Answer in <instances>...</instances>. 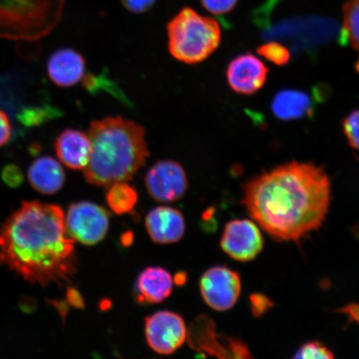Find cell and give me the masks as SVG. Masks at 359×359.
<instances>
[{
	"label": "cell",
	"mask_w": 359,
	"mask_h": 359,
	"mask_svg": "<svg viewBox=\"0 0 359 359\" xmlns=\"http://www.w3.org/2000/svg\"><path fill=\"white\" fill-rule=\"evenodd\" d=\"M330 200L331 183L325 170L292 161L247 182L241 202L273 239L299 242L320 228Z\"/></svg>",
	"instance_id": "1"
},
{
	"label": "cell",
	"mask_w": 359,
	"mask_h": 359,
	"mask_svg": "<svg viewBox=\"0 0 359 359\" xmlns=\"http://www.w3.org/2000/svg\"><path fill=\"white\" fill-rule=\"evenodd\" d=\"M0 264L27 282L48 286L73 279L74 241L60 206L24 201L0 229Z\"/></svg>",
	"instance_id": "2"
},
{
	"label": "cell",
	"mask_w": 359,
	"mask_h": 359,
	"mask_svg": "<svg viewBox=\"0 0 359 359\" xmlns=\"http://www.w3.org/2000/svg\"><path fill=\"white\" fill-rule=\"evenodd\" d=\"M88 135L91 154L83 170L92 185L109 187L128 182L149 156L144 128L123 116L93 121Z\"/></svg>",
	"instance_id": "3"
},
{
	"label": "cell",
	"mask_w": 359,
	"mask_h": 359,
	"mask_svg": "<svg viewBox=\"0 0 359 359\" xmlns=\"http://www.w3.org/2000/svg\"><path fill=\"white\" fill-rule=\"evenodd\" d=\"M167 31L170 55L186 65H197L208 60L221 43L218 22L189 7L173 17Z\"/></svg>",
	"instance_id": "4"
},
{
	"label": "cell",
	"mask_w": 359,
	"mask_h": 359,
	"mask_svg": "<svg viewBox=\"0 0 359 359\" xmlns=\"http://www.w3.org/2000/svg\"><path fill=\"white\" fill-rule=\"evenodd\" d=\"M65 0H0V37L34 41L60 21Z\"/></svg>",
	"instance_id": "5"
},
{
	"label": "cell",
	"mask_w": 359,
	"mask_h": 359,
	"mask_svg": "<svg viewBox=\"0 0 359 359\" xmlns=\"http://www.w3.org/2000/svg\"><path fill=\"white\" fill-rule=\"evenodd\" d=\"M67 234L85 245L100 243L107 235L109 217L105 209L88 201L72 204L65 218Z\"/></svg>",
	"instance_id": "6"
},
{
	"label": "cell",
	"mask_w": 359,
	"mask_h": 359,
	"mask_svg": "<svg viewBox=\"0 0 359 359\" xmlns=\"http://www.w3.org/2000/svg\"><path fill=\"white\" fill-rule=\"evenodd\" d=\"M201 292L205 302L217 311H226L235 306L241 291L238 273L224 266L208 269L201 280Z\"/></svg>",
	"instance_id": "7"
},
{
	"label": "cell",
	"mask_w": 359,
	"mask_h": 359,
	"mask_svg": "<svg viewBox=\"0 0 359 359\" xmlns=\"http://www.w3.org/2000/svg\"><path fill=\"white\" fill-rule=\"evenodd\" d=\"M145 184L148 193L154 200L164 203L182 199L187 190L185 170L177 161H157L148 170Z\"/></svg>",
	"instance_id": "8"
},
{
	"label": "cell",
	"mask_w": 359,
	"mask_h": 359,
	"mask_svg": "<svg viewBox=\"0 0 359 359\" xmlns=\"http://www.w3.org/2000/svg\"><path fill=\"white\" fill-rule=\"evenodd\" d=\"M221 246L229 257L241 262L257 258L264 247L257 224L250 219H234L224 226Z\"/></svg>",
	"instance_id": "9"
},
{
	"label": "cell",
	"mask_w": 359,
	"mask_h": 359,
	"mask_svg": "<svg viewBox=\"0 0 359 359\" xmlns=\"http://www.w3.org/2000/svg\"><path fill=\"white\" fill-rule=\"evenodd\" d=\"M147 342L157 353L170 354L185 342L187 327L179 314L160 311L147 318L145 324Z\"/></svg>",
	"instance_id": "10"
},
{
	"label": "cell",
	"mask_w": 359,
	"mask_h": 359,
	"mask_svg": "<svg viewBox=\"0 0 359 359\" xmlns=\"http://www.w3.org/2000/svg\"><path fill=\"white\" fill-rule=\"evenodd\" d=\"M268 74V67L259 57L245 53L229 64L226 78L233 91L242 95H252L266 83Z\"/></svg>",
	"instance_id": "11"
},
{
	"label": "cell",
	"mask_w": 359,
	"mask_h": 359,
	"mask_svg": "<svg viewBox=\"0 0 359 359\" xmlns=\"http://www.w3.org/2000/svg\"><path fill=\"white\" fill-rule=\"evenodd\" d=\"M86 62L75 49L65 48L53 53L47 62L49 79L58 88L75 86L85 75Z\"/></svg>",
	"instance_id": "12"
},
{
	"label": "cell",
	"mask_w": 359,
	"mask_h": 359,
	"mask_svg": "<svg viewBox=\"0 0 359 359\" xmlns=\"http://www.w3.org/2000/svg\"><path fill=\"white\" fill-rule=\"evenodd\" d=\"M146 227L148 234L156 243L172 244L183 237L185 219L178 210L160 206L148 213Z\"/></svg>",
	"instance_id": "13"
},
{
	"label": "cell",
	"mask_w": 359,
	"mask_h": 359,
	"mask_svg": "<svg viewBox=\"0 0 359 359\" xmlns=\"http://www.w3.org/2000/svg\"><path fill=\"white\" fill-rule=\"evenodd\" d=\"M55 150L58 160L72 170H83L91 154V142L88 133L67 128L56 138Z\"/></svg>",
	"instance_id": "14"
},
{
	"label": "cell",
	"mask_w": 359,
	"mask_h": 359,
	"mask_svg": "<svg viewBox=\"0 0 359 359\" xmlns=\"http://www.w3.org/2000/svg\"><path fill=\"white\" fill-rule=\"evenodd\" d=\"M28 179L35 191L53 195L64 187L66 176L60 161L50 156H43L29 165Z\"/></svg>",
	"instance_id": "15"
},
{
	"label": "cell",
	"mask_w": 359,
	"mask_h": 359,
	"mask_svg": "<svg viewBox=\"0 0 359 359\" xmlns=\"http://www.w3.org/2000/svg\"><path fill=\"white\" fill-rule=\"evenodd\" d=\"M313 98L302 90L285 89L278 93L271 103L277 118L283 121L299 120L313 114Z\"/></svg>",
	"instance_id": "16"
},
{
	"label": "cell",
	"mask_w": 359,
	"mask_h": 359,
	"mask_svg": "<svg viewBox=\"0 0 359 359\" xmlns=\"http://www.w3.org/2000/svg\"><path fill=\"white\" fill-rule=\"evenodd\" d=\"M137 289L140 302L158 304L172 294V277L163 268L148 267L139 276Z\"/></svg>",
	"instance_id": "17"
},
{
	"label": "cell",
	"mask_w": 359,
	"mask_h": 359,
	"mask_svg": "<svg viewBox=\"0 0 359 359\" xmlns=\"http://www.w3.org/2000/svg\"><path fill=\"white\" fill-rule=\"evenodd\" d=\"M107 190L106 199L110 209L116 215L132 212L137 202V192L127 182L111 184Z\"/></svg>",
	"instance_id": "18"
},
{
	"label": "cell",
	"mask_w": 359,
	"mask_h": 359,
	"mask_svg": "<svg viewBox=\"0 0 359 359\" xmlns=\"http://www.w3.org/2000/svg\"><path fill=\"white\" fill-rule=\"evenodd\" d=\"M61 114L60 109L50 105L25 107L17 115L19 122L26 128L39 127Z\"/></svg>",
	"instance_id": "19"
},
{
	"label": "cell",
	"mask_w": 359,
	"mask_h": 359,
	"mask_svg": "<svg viewBox=\"0 0 359 359\" xmlns=\"http://www.w3.org/2000/svg\"><path fill=\"white\" fill-rule=\"evenodd\" d=\"M342 34L359 52V0H348L343 7Z\"/></svg>",
	"instance_id": "20"
},
{
	"label": "cell",
	"mask_w": 359,
	"mask_h": 359,
	"mask_svg": "<svg viewBox=\"0 0 359 359\" xmlns=\"http://www.w3.org/2000/svg\"><path fill=\"white\" fill-rule=\"evenodd\" d=\"M82 80L83 88L89 93H97L100 90L104 89L106 91L114 94V96L120 100L126 101L123 93L120 91L118 86H116L114 81L107 78L105 74L100 76L88 74L84 75Z\"/></svg>",
	"instance_id": "21"
},
{
	"label": "cell",
	"mask_w": 359,
	"mask_h": 359,
	"mask_svg": "<svg viewBox=\"0 0 359 359\" xmlns=\"http://www.w3.org/2000/svg\"><path fill=\"white\" fill-rule=\"evenodd\" d=\"M258 55L277 66H285L290 61V52L285 45L278 42L264 43L257 49Z\"/></svg>",
	"instance_id": "22"
},
{
	"label": "cell",
	"mask_w": 359,
	"mask_h": 359,
	"mask_svg": "<svg viewBox=\"0 0 359 359\" xmlns=\"http://www.w3.org/2000/svg\"><path fill=\"white\" fill-rule=\"evenodd\" d=\"M334 358L333 352L327 348L325 345L317 342V341H312V342L303 344L294 356V358L306 359H330Z\"/></svg>",
	"instance_id": "23"
},
{
	"label": "cell",
	"mask_w": 359,
	"mask_h": 359,
	"mask_svg": "<svg viewBox=\"0 0 359 359\" xmlns=\"http://www.w3.org/2000/svg\"><path fill=\"white\" fill-rule=\"evenodd\" d=\"M343 129L348 144L359 151V109L353 111L344 119Z\"/></svg>",
	"instance_id": "24"
},
{
	"label": "cell",
	"mask_w": 359,
	"mask_h": 359,
	"mask_svg": "<svg viewBox=\"0 0 359 359\" xmlns=\"http://www.w3.org/2000/svg\"><path fill=\"white\" fill-rule=\"evenodd\" d=\"M202 6L215 15H223L233 11L238 0H201Z\"/></svg>",
	"instance_id": "25"
},
{
	"label": "cell",
	"mask_w": 359,
	"mask_h": 359,
	"mask_svg": "<svg viewBox=\"0 0 359 359\" xmlns=\"http://www.w3.org/2000/svg\"><path fill=\"white\" fill-rule=\"evenodd\" d=\"M250 309L255 317L262 316L273 307V302L266 295L255 293L250 296Z\"/></svg>",
	"instance_id": "26"
},
{
	"label": "cell",
	"mask_w": 359,
	"mask_h": 359,
	"mask_svg": "<svg viewBox=\"0 0 359 359\" xmlns=\"http://www.w3.org/2000/svg\"><path fill=\"white\" fill-rule=\"evenodd\" d=\"M1 177L6 185L11 187H20L24 181V176L19 167L15 165H8L2 170Z\"/></svg>",
	"instance_id": "27"
},
{
	"label": "cell",
	"mask_w": 359,
	"mask_h": 359,
	"mask_svg": "<svg viewBox=\"0 0 359 359\" xmlns=\"http://www.w3.org/2000/svg\"><path fill=\"white\" fill-rule=\"evenodd\" d=\"M12 135L11 121L6 112L0 109V148L6 146L11 142Z\"/></svg>",
	"instance_id": "28"
},
{
	"label": "cell",
	"mask_w": 359,
	"mask_h": 359,
	"mask_svg": "<svg viewBox=\"0 0 359 359\" xmlns=\"http://www.w3.org/2000/svg\"><path fill=\"white\" fill-rule=\"evenodd\" d=\"M121 2L129 12L143 13L154 7L156 0H121Z\"/></svg>",
	"instance_id": "29"
},
{
	"label": "cell",
	"mask_w": 359,
	"mask_h": 359,
	"mask_svg": "<svg viewBox=\"0 0 359 359\" xmlns=\"http://www.w3.org/2000/svg\"><path fill=\"white\" fill-rule=\"evenodd\" d=\"M67 302L76 308L84 306L83 299L79 292L74 288H69L67 291Z\"/></svg>",
	"instance_id": "30"
},
{
	"label": "cell",
	"mask_w": 359,
	"mask_h": 359,
	"mask_svg": "<svg viewBox=\"0 0 359 359\" xmlns=\"http://www.w3.org/2000/svg\"><path fill=\"white\" fill-rule=\"evenodd\" d=\"M342 312L349 317L350 320L359 324V305L357 304H350L346 307L341 309Z\"/></svg>",
	"instance_id": "31"
},
{
	"label": "cell",
	"mask_w": 359,
	"mask_h": 359,
	"mask_svg": "<svg viewBox=\"0 0 359 359\" xmlns=\"http://www.w3.org/2000/svg\"><path fill=\"white\" fill-rule=\"evenodd\" d=\"M186 280L187 276L184 273H179V275H177L176 278H175V281H176L178 285L183 284V283L186 282Z\"/></svg>",
	"instance_id": "32"
}]
</instances>
